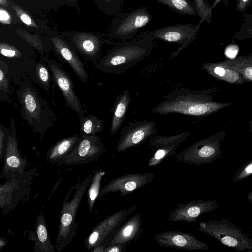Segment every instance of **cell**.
<instances>
[{
    "label": "cell",
    "mask_w": 252,
    "mask_h": 252,
    "mask_svg": "<svg viewBox=\"0 0 252 252\" xmlns=\"http://www.w3.org/2000/svg\"><path fill=\"white\" fill-rule=\"evenodd\" d=\"M156 123L144 120L131 123L122 130L116 147L118 152L136 146L156 133Z\"/></svg>",
    "instance_id": "7c38bea8"
},
{
    "label": "cell",
    "mask_w": 252,
    "mask_h": 252,
    "mask_svg": "<svg viewBox=\"0 0 252 252\" xmlns=\"http://www.w3.org/2000/svg\"><path fill=\"white\" fill-rule=\"evenodd\" d=\"M2 139L1 137H0V158L1 157V155L2 154Z\"/></svg>",
    "instance_id": "f6af8a7d"
},
{
    "label": "cell",
    "mask_w": 252,
    "mask_h": 252,
    "mask_svg": "<svg viewBox=\"0 0 252 252\" xmlns=\"http://www.w3.org/2000/svg\"><path fill=\"white\" fill-rule=\"evenodd\" d=\"M79 126L84 135H95L103 130L102 120L93 114L85 116L83 120L79 122Z\"/></svg>",
    "instance_id": "4316f807"
},
{
    "label": "cell",
    "mask_w": 252,
    "mask_h": 252,
    "mask_svg": "<svg viewBox=\"0 0 252 252\" xmlns=\"http://www.w3.org/2000/svg\"><path fill=\"white\" fill-rule=\"evenodd\" d=\"M252 174V160L246 162L235 173L232 181L238 182L248 178Z\"/></svg>",
    "instance_id": "1f68e13d"
},
{
    "label": "cell",
    "mask_w": 252,
    "mask_h": 252,
    "mask_svg": "<svg viewBox=\"0 0 252 252\" xmlns=\"http://www.w3.org/2000/svg\"><path fill=\"white\" fill-rule=\"evenodd\" d=\"M52 47L59 57L71 67L77 77L87 84L89 75L77 52L62 34L56 33L51 38Z\"/></svg>",
    "instance_id": "e0dca14e"
},
{
    "label": "cell",
    "mask_w": 252,
    "mask_h": 252,
    "mask_svg": "<svg viewBox=\"0 0 252 252\" xmlns=\"http://www.w3.org/2000/svg\"><path fill=\"white\" fill-rule=\"evenodd\" d=\"M220 65L234 70L242 77L244 82L252 81V53L217 62Z\"/></svg>",
    "instance_id": "ffe728a7"
},
{
    "label": "cell",
    "mask_w": 252,
    "mask_h": 252,
    "mask_svg": "<svg viewBox=\"0 0 252 252\" xmlns=\"http://www.w3.org/2000/svg\"><path fill=\"white\" fill-rule=\"evenodd\" d=\"M62 35L66 39L76 52L87 61L95 63L100 58L104 44L113 42L104 38L100 32L83 31H65Z\"/></svg>",
    "instance_id": "ba28073f"
},
{
    "label": "cell",
    "mask_w": 252,
    "mask_h": 252,
    "mask_svg": "<svg viewBox=\"0 0 252 252\" xmlns=\"http://www.w3.org/2000/svg\"><path fill=\"white\" fill-rule=\"evenodd\" d=\"M17 185L16 181L0 185V207L10 203L12 194Z\"/></svg>",
    "instance_id": "4dcf8cb0"
},
{
    "label": "cell",
    "mask_w": 252,
    "mask_h": 252,
    "mask_svg": "<svg viewBox=\"0 0 252 252\" xmlns=\"http://www.w3.org/2000/svg\"><path fill=\"white\" fill-rule=\"evenodd\" d=\"M252 0H236V8L240 12L244 13L252 4Z\"/></svg>",
    "instance_id": "d6a6232c"
},
{
    "label": "cell",
    "mask_w": 252,
    "mask_h": 252,
    "mask_svg": "<svg viewBox=\"0 0 252 252\" xmlns=\"http://www.w3.org/2000/svg\"><path fill=\"white\" fill-rule=\"evenodd\" d=\"M202 68L218 80L237 85H241L245 82L239 73L220 65L217 62L205 63L202 64Z\"/></svg>",
    "instance_id": "44dd1931"
},
{
    "label": "cell",
    "mask_w": 252,
    "mask_h": 252,
    "mask_svg": "<svg viewBox=\"0 0 252 252\" xmlns=\"http://www.w3.org/2000/svg\"><path fill=\"white\" fill-rule=\"evenodd\" d=\"M80 135L74 134L57 141L48 151L47 158L49 162L56 163L64 158L78 142Z\"/></svg>",
    "instance_id": "7402d4cb"
},
{
    "label": "cell",
    "mask_w": 252,
    "mask_h": 252,
    "mask_svg": "<svg viewBox=\"0 0 252 252\" xmlns=\"http://www.w3.org/2000/svg\"><path fill=\"white\" fill-rule=\"evenodd\" d=\"M4 75L2 71L0 69V81L3 79Z\"/></svg>",
    "instance_id": "bcb514c9"
},
{
    "label": "cell",
    "mask_w": 252,
    "mask_h": 252,
    "mask_svg": "<svg viewBox=\"0 0 252 252\" xmlns=\"http://www.w3.org/2000/svg\"><path fill=\"white\" fill-rule=\"evenodd\" d=\"M105 174V171L95 170L89 184L88 189L87 202L89 211L90 213L92 212L95 201L98 197L100 190L101 180Z\"/></svg>",
    "instance_id": "484cf974"
},
{
    "label": "cell",
    "mask_w": 252,
    "mask_h": 252,
    "mask_svg": "<svg viewBox=\"0 0 252 252\" xmlns=\"http://www.w3.org/2000/svg\"><path fill=\"white\" fill-rule=\"evenodd\" d=\"M49 67L57 86L63 94L66 105L74 111L79 118V122L82 121L85 116V110L75 94L70 77L64 68L54 61L49 63Z\"/></svg>",
    "instance_id": "4fadbf2b"
},
{
    "label": "cell",
    "mask_w": 252,
    "mask_h": 252,
    "mask_svg": "<svg viewBox=\"0 0 252 252\" xmlns=\"http://www.w3.org/2000/svg\"><path fill=\"white\" fill-rule=\"evenodd\" d=\"M25 103L27 110L33 112L36 108V103L34 98L31 94H27L25 97Z\"/></svg>",
    "instance_id": "836d02e7"
},
{
    "label": "cell",
    "mask_w": 252,
    "mask_h": 252,
    "mask_svg": "<svg viewBox=\"0 0 252 252\" xmlns=\"http://www.w3.org/2000/svg\"><path fill=\"white\" fill-rule=\"evenodd\" d=\"M10 20L9 14L6 11L0 9V21L4 23H9Z\"/></svg>",
    "instance_id": "74e56055"
},
{
    "label": "cell",
    "mask_w": 252,
    "mask_h": 252,
    "mask_svg": "<svg viewBox=\"0 0 252 252\" xmlns=\"http://www.w3.org/2000/svg\"><path fill=\"white\" fill-rule=\"evenodd\" d=\"M5 158L3 170L5 172L18 171L23 165V160L18 152L15 142H7Z\"/></svg>",
    "instance_id": "cb8c5ba5"
},
{
    "label": "cell",
    "mask_w": 252,
    "mask_h": 252,
    "mask_svg": "<svg viewBox=\"0 0 252 252\" xmlns=\"http://www.w3.org/2000/svg\"><path fill=\"white\" fill-rule=\"evenodd\" d=\"M39 75L41 81L48 86L49 83V75L47 69L44 66H41L39 69Z\"/></svg>",
    "instance_id": "d590c367"
},
{
    "label": "cell",
    "mask_w": 252,
    "mask_h": 252,
    "mask_svg": "<svg viewBox=\"0 0 252 252\" xmlns=\"http://www.w3.org/2000/svg\"><path fill=\"white\" fill-rule=\"evenodd\" d=\"M147 7H141L128 12L119 11L113 19L106 37L127 41L152 20Z\"/></svg>",
    "instance_id": "8992f818"
},
{
    "label": "cell",
    "mask_w": 252,
    "mask_h": 252,
    "mask_svg": "<svg viewBox=\"0 0 252 252\" xmlns=\"http://www.w3.org/2000/svg\"><path fill=\"white\" fill-rule=\"evenodd\" d=\"M167 6L176 13L188 16H197L193 2L190 0H155Z\"/></svg>",
    "instance_id": "d4e9b609"
},
{
    "label": "cell",
    "mask_w": 252,
    "mask_h": 252,
    "mask_svg": "<svg viewBox=\"0 0 252 252\" xmlns=\"http://www.w3.org/2000/svg\"><path fill=\"white\" fill-rule=\"evenodd\" d=\"M219 206L216 200H199L179 204L171 211L167 220L174 222H196L200 216L217 209Z\"/></svg>",
    "instance_id": "5bb4252c"
},
{
    "label": "cell",
    "mask_w": 252,
    "mask_h": 252,
    "mask_svg": "<svg viewBox=\"0 0 252 252\" xmlns=\"http://www.w3.org/2000/svg\"><path fill=\"white\" fill-rule=\"evenodd\" d=\"M105 152L101 139L95 135L82 134L72 150L62 159L58 165H76L92 162Z\"/></svg>",
    "instance_id": "9c48e42d"
},
{
    "label": "cell",
    "mask_w": 252,
    "mask_h": 252,
    "mask_svg": "<svg viewBox=\"0 0 252 252\" xmlns=\"http://www.w3.org/2000/svg\"><path fill=\"white\" fill-rule=\"evenodd\" d=\"M113 46L94 66L106 74H121L148 57L155 47L153 41L144 39L113 42Z\"/></svg>",
    "instance_id": "7a4b0ae2"
},
{
    "label": "cell",
    "mask_w": 252,
    "mask_h": 252,
    "mask_svg": "<svg viewBox=\"0 0 252 252\" xmlns=\"http://www.w3.org/2000/svg\"><path fill=\"white\" fill-rule=\"evenodd\" d=\"M198 231L213 237L220 243L237 251L251 252L252 240L241 229L225 218L210 220L199 223Z\"/></svg>",
    "instance_id": "277c9868"
},
{
    "label": "cell",
    "mask_w": 252,
    "mask_h": 252,
    "mask_svg": "<svg viewBox=\"0 0 252 252\" xmlns=\"http://www.w3.org/2000/svg\"><path fill=\"white\" fill-rule=\"evenodd\" d=\"M247 198L249 201L252 203V192H250L247 195Z\"/></svg>",
    "instance_id": "ee69618b"
},
{
    "label": "cell",
    "mask_w": 252,
    "mask_h": 252,
    "mask_svg": "<svg viewBox=\"0 0 252 252\" xmlns=\"http://www.w3.org/2000/svg\"><path fill=\"white\" fill-rule=\"evenodd\" d=\"M138 205L135 204L128 209H121L99 222L85 239L84 246L86 250H91L102 244L110 234L116 233L127 217L132 213Z\"/></svg>",
    "instance_id": "30bf717a"
},
{
    "label": "cell",
    "mask_w": 252,
    "mask_h": 252,
    "mask_svg": "<svg viewBox=\"0 0 252 252\" xmlns=\"http://www.w3.org/2000/svg\"><path fill=\"white\" fill-rule=\"evenodd\" d=\"M36 245L35 248L42 252H55L56 248L50 239L44 215H39L35 226Z\"/></svg>",
    "instance_id": "603a6c76"
},
{
    "label": "cell",
    "mask_w": 252,
    "mask_h": 252,
    "mask_svg": "<svg viewBox=\"0 0 252 252\" xmlns=\"http://www.w3.org/2000/svg\"><path fill=\"white\" fill-rule=\"evenodd\" d=\"M190 133V131H188L174 135L158 136L149 139L148 143L155 150V152L149 159L148 165L158 167L166 158L173 156Z\"/></svg>",
    "instance_id": "9a60e30c"
},
{
    "label": "cell",
    "mask_w": 252,
    "mask_h": 252,
    "mask_svg": "<svg viewBox=\"0 0 252 252\" xmlns=\"http://www.w3.org/2000/svg\"><path fill=\"white\" fill-rule=\"evenodd\" d=\"M154 173L126 174L108 182L100 190L98 198L112 192L120 191L124 197L150 183L155 178Z\"/></svg>",
    "instance_id": "8fae6325"
},
{
    "label": "cell",
    "mask_w": 252,
    "mask_h": 252,
    "mask_svg": "<svg viewBox=\"0 0 252 252\" xmlns=\"http://www.w3.org/2000/svg\"><path fill=\"white\" fill-rule=\"evenodd\" d=\"M158 245L162 247L189 251H204L208 245L189 232L168 230L155 236Z\"/></svg>",
    "instance_id": "2e32d148"
},
{
    "label": "cell",
    "mask_w": 252,
    "mask_h": 252,
    "mask_svg": "<svg viewBox=\"0 0 252 252\" xmlns=\"http://www.w3.org/2000/svg\"><path fill=\"white\" fill-rule=\"evenodd\" d=\"M193 3L196 9L197 16L200 18L199 23L203 22L210 24L213 19L211 5L206 0H193Z\"/></svg>",
    "instance_id": "f1b7e54d"
},
{
    "label": "cell",
    "mask_w": 252,
    "mask_h": 252,
    "mask_svg": "<svg viewBox=\"0 0 252 252\" xmlns=\"http://www.w3.org/2000/svg\"><path fill=\"white\" fill-rule=\"evenodd\" d=\"M105 248L106 246L104 245L101 244L94 248L90 251L91 252H104Z\"/></svg>",
    "instance_id": "60d3db41"
},
{
    "label": "cell",
    "mask_w": 252,
    "mask_h": 252,
    "mask_svg": "<svg viewBox=\"0 0 252 252\" xmlns=\"http://www.w3.org/2000/svg\"><path fill=\"white\" fill-rule=\"evenodd\" d=\"M243 21L239 30L234 35L233 38L243 40L252 38V14L243 13Z\"/></svg>",
    "instance_id": "f546056e"
},
{
    "label": "cell",
    "mask_w": 252,
    "mask_h": 252,
    "mask_svg": "<svg viewBox=\"0 0 252 252\" xmlns=\"http://www.w3.org/2000/svg\"><path fill=\"white\" fill-rule=\"evenodd\" d=\"M201 25L190 23L177 24L163 27L144 34L142 39L153 41L158 39L179 45L177 50L171 54L170 59L178 56L196 38Z\"/></svg>",
    "instance_id": "52a82bcc"
},
{
    "label": "cell",
    "mask_w": 252,
    "mask_h": 252,
    "mask_svg": "<svg viewBox=\"0 0 252 252\" xmlns=\"http://www.w3.org/2000/svg\"><path fill=\"white\" fill-rule=\"evenodd\" d=\"M97 7L108 16H115L125 0H93Z\"/></svg>",
    "instance_id": "83f0119b"
},
{
    "label": "cell",
    "mask_w": 252,
    "mask_h": 252,
    "mask_svg": "<svg viewBox=\"0 0 252 252\" xmlns=\"http://www.w3.org/2000/svg\"><path fill=\"white\" fill-rule=\"evenodd\" d=\"M226 136L224 129L189 146L175 156L177 162L199 166L214 162L222 155L221 143Z\"/></svg>",
    "instance_id": "5b68a950"
},
{
    "label": "cell",
    "mask_w": 252,
    "mask_h": 252,
    "mask_svg": "<svg viewBox=\"0 0 252 252\" xmlns=\"http://www.w3.org/2000/svg\"><path fill=\"white\" fill-rule=\"evenodd\" d=\"M6 245V242L2 239L0 238V249Z\"/></svg>",
    "instance_id": "7bdbcfd3"
},
{
    "label": "cell",
    "mask_w": 252,
    "mask_h": 252,
    "mask_svg": "<svg viewBox=\"0 0 252 252\" xmlns=\"http://www.w3.org/2000/svg\"><path fill=\"white\" fill-rule=\"evenodd\" d=\"M131 101L130 92L126 89L115 99L113 106V115L110 133L114 136L121 127Z\"/></svg>",
    "instance_id": "d6986e66"
},
{
    "label": "cell",
    "mask_w": 252,
    "mask_h": 252,
    "mask_svg": "<svg viewBox=\"0 0 252 252\" xmlns=\"http://www.w3.org/2000/svg\"><path fill=\"white\" fill-rule=\"evenodd\" d=\"M93 176H88L81 182L72 186L67 192L59 215V227L56 243L57 252L71 242L77 231L76 216L82 199Z\"/></svg>",
    "instance_id": "3957f363"
},
{
    "label": "cell",
    "mask_w": 252,
    "mask_h": 252,
    "mask_svg": "<svg viewBox=\"0 0 252 252\" xmlns=\"http://www.w3.org/2000/svg\"><path fill=\"white\" fill-rule=\"evenodd\" d=\"M220 91L213 87L198 91L187 88L176 89L163 97V100L152 109L155 114L178 113L196 117H206L232 105L214 100V94Z\"/></svg>",
    "instance_id": "6da1fadb"
},
{
    "label": "cell",
    "mask_w": 252,
    "mask_h": 252,
    "mask_svg": "<svg viewBox=\"0 0 252 252\" xmlns=\"http://www.w3.org/2000/svg\"><path fill=\"white\" fill-rule=\"evenodd\" d=\"M238 48L237 46H228L225 51V55L228 59H233L236 57Z\"/></svg>",
    "instance_id": "8d00e7d4"
},
{
    "label": "cell",
    "mask_w": 252,
    "mask_h": 252,
    "mask_svg": "<svg viewBox=\"0 0 252 252\" xmlns=\"http://www.w3.org/2000/svg\"><path fill=\"white\" fill-rule=\"evenodd\" d=\"M20 18L22 21L26 24L29 25L32 24V20L29 17V16H28L27 14H21L20 16Z\"/></svg>",
    "instance_id": "ab89813d"
},
{
    "label": "cell",
    "mask_w": 252,
    "mask_h": 252,
    "mask_svg": "<svg viewBox=\"0 0 252 252\" xmlns=\"http://www.w3.org/2000/svg\"><path fill=\"white\" fill-rule=\"evenodd\" d=\"M221 1H223L225 6L228 5L229 0H215L211 5V9L213 10Z\"/></svg>",
    "instance_id": "b9f144b4"
},
{
    "label": "cell",
    "mask_w": 252,
    "mask_h": 252,
    "mask_svg": "<svg viewBox=\"0 0 252 252\" xmlns=\"http://www.w3.org/2000/svg\"><path fill=\"white\" fill-rule=\"evenodd\" d=\"M1 54L6 57H12L15 55L16 52L14 50L2 49L1 50Z\"/></svg>",
    "instance_id": "f35d334b"
},
{
    "label": "cell",
    "mask_w": 252,
    "mask_h": 252,
    "mask_svg": "<svg viewBox=\"0 0 252 252\" xmlns=\"http://www.w3.org/2000/svg\"><path fill=\"white\" fill-rule=\"evenodd\" d=\"M142 220L140 213L131 217L116 232L110 245L126 244L133 240L137 241L142 231Z\"/></svg>",
    "instance_id": "ac0fdd59"
},
{
    "label": "cell",
    "mask_w": 252,
    "mask_h": 252,
    "mask_svg": "<svg viewBox=\"0 0 252 252\" xmlns=\"http://www.w3.org/2000/svg\"><path fill=\"white\" fill-rule=\"evenodd\" d=\"M126 249V244H112L106 247L104 252H123Z\"/></svg>",
    "instance_id": "e575fe53"
}]
</instances>
